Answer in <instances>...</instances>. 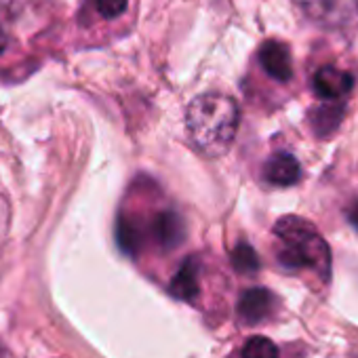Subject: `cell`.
<instances>
[{
  "label": "cell",
  "instance_id": "277c9868",
  "mask_svg": "<svg viewBox=\"0 0 358 358\" xmlns=\"http://www.w3.org/2000/svg\"><path fill=\"white\" fill-rule=\"evenodd\" d=\"M150 232L162 251H173L186 241V222L177 211H160L152 220Z\"/></svg>",
  "mask_w": 358,
  "mask_h": 358
},
{
  "label": "cell",
  "instance_id": "5bb4252c",
  "mask_svg": "<svg viewBox=\"0 0 358 358\" xmlns=\"http://www.w3.org/2000/svg\"><path fill=\"white\" fill-rule=\"evenodd\" d=\"M345 217H348V222H350V226L358 232V199L345 209Z\"/></svg>",
  "mask_w": 358,
  "mask_h": 358
},
{
  "label": "cell",
  "instance_id": "7a4b0ae2",
  "mask_svg": "<svg viewBox=\"0 0 358 358\" xmlns=\"http://www.w3.org/2000/svg\"><path fill=\"white\" fill-rule=\"evenodd\" d=\"M274 236L280 243L276 259L285 270H310L322 282L331 278V249L308 220L285 215L274 224Z\"/></svg>",
  "mask_w": 358,
  "mask_h": 358
},
{
  "label": "cell",
  "instance_id": "9a60e30c",
  "mask_svg": "<svg viewBox=\"0 0 358 358\" xmlns=\"http://www.w3.org/2000/svg\"><path fill=\"white\" fill-rule=\"evenodd\" d=\"M9 45V32H7V22L3 17V13H0V53H5Z\"/></svg>",
  "mask_w": 358,
  "mask_h": 358
},
{
  "label": "cell",
  "instance_id": "7c38bea8",
  "mask_svg": "<svg viewBox=\"0 0 358 358\" xmlns=\"http://www.w3.org/2000/svg\"><path fill=\"white\" fill-rule=\"evenodd\" d=\"M241 356L243 358H278V348L272 339L255 335V337L247 339Z\"/></svg>",
  "mask_w": 358,
  "mask_h": 358
},
{
  "label": "cell",
  "instance_id": "52a82bcc",
  "mask_svg": "<svg viewBox=\"0 0 358 358\" xmlns=\"http://www.w3.org/2000/svg\"><path fill=\"white\" fill-rule=\"evenodd\" d=\"M264 177H266V182L272 184V186L287 188V186H293V184L299 182L301 166H299V162H297V158L293 154L278 152V154H274L272 158L266 160Z\"/></svg>",
  "mask_w": 358,
  "mask_h": 358
},
{
  "label": "cell",
  "instance_id": "4fadbf2b",
  "mask_svg": "<svg viewBox=\"0 0 358 358\" xmlns=\"http://www.w3.org/2000/svg\"><path fill=\"white\" fill-rule=\"evenodd\" d=\"M129 0H95V9L103 20H116L127 11Z\"/></svg>",
  "mask_w": 358,
  "mask_h": 358
},
{
  "label": "cell",
  "instance_id": "8fae6325",
  "mask_svg": "<svg viewBox=\"0 0 358 358\" xmlns=\"http://www.w3.org/2000/svg\"><path fill=\"white\" fill-rule=\"evenodd\" d=\"M230 262H232V268H234L238 274H255V272L262 268L259 255H257V251H255L249 243H238V245L232 249Z\"/></svg>",
  "mask_w": 358,
  "mask_h": 358
},
{
  "label": "cell",
  "instance_id": "5b68a950",
  "mask_svg": "<svg viewBox=\"0 0 358 358\" xmlns=\"http://www.w3.org/2000/svg\"><path fill=\"white\" fill-rule=\"evenodd\" d=\"M259 64L264 72L276 83H289L293 78V59L291 49L285 43L268 41L259 49Z\"/></svg>",
  "mask_w": 358,
  "mask_h": 358
},
{
  "label": "cell",
  "instance_id": "30bf717a",
  "mask_svg": "<svg viewBox=\"0 0 358 358\" xmlns=\"http://www.w3.org/2000/svg\"><path fill=\"white\" fill-rule=\"evenodd\" d=\"M143 228L137 220L129 215H120L116 222V243L122 253L127 255H137L143 247Z\"/></svg>",
  "mask_w": 358,
  "mask_h": 358
},
{
  "label": "cell",
  "instance_id": "3957f363",
  "mask_svg": "<svg viewBox=\"0 0 358 358\" xmlns=\"http://www.w3.org/2000/svg\"><path fill=\"white\" fill-rule=\"evenodd\" d=\"M314 93L322 101H341L354 87V76L335 66H322L312 78Z\"/></svg>",
  "mask_w": 358,
  "mask_h": 358
},
{
  "label": "cell",
  "instance_id": "6da1fadb",
  "mask_svg": "<svg viewBox=\"0 0 358 358\" xmlns=\"http://www.w3.org/2000/svg\"><path fill=\"white\" fill-rule=\"evenodd\" d=\"M238 106L224 93H205L190 101L186 127L192 143L205 156H222L230 150L238 131Z\"/></svg>",
  "mask_w": 358,
  "mask_h": 358
},
{
  "label": "cell",
  "instance_id": "9c48e42d",
  "mask_svg": "<svg viewBox=\"0 0 358 358\" xmlns=\"http://www.w3.org/2000/svg\"><path fill=\"white\" fill-rule=\"evenodd\" d=\"M343 114H345L343 101H327V103H322L320 108H316V110L310 114L312 131H314L318 137H329V135H333V133L337 131V127L341 124Z\"/></svg>",
  "mask_w": 358,
  "mask_h": 358
},
{
  "label": "cell",
  "instance_id": "8992f818",
  "mask_svg": "<svg viewBox=\"0 0 358 358\" xmlns=\"http://www.w3.org/2000/svg\"><path fill=\"white\" fill-rule=\"evenodd\" d=\"M272 308H274V295L268 289H264V287L247 289L241 295L238 303H236L238 318L245 324H259V322H264L272 314Z\"/></svg>",
  "mask_w": 358,
  "mask_h": 358
},
{
  "label": "cell",
  "instance_id": "ba28073f",
  "mask_svg": "<svg viewBox=\"0 0 358 358\" xmlns=\"http://www.w3.org/2000/svg\"><path fill=\"white\" fill-rule=\"evenodd\" d=\"M199 276H201V262H199V257H188L182 264V268L177 270V274L173 276V280L169 285L171 295L177 297V299H182V301H192L201 293Z\"/></svg>",
  "mask_w": 358,
  "mask_h": 358
}]
</instances>
